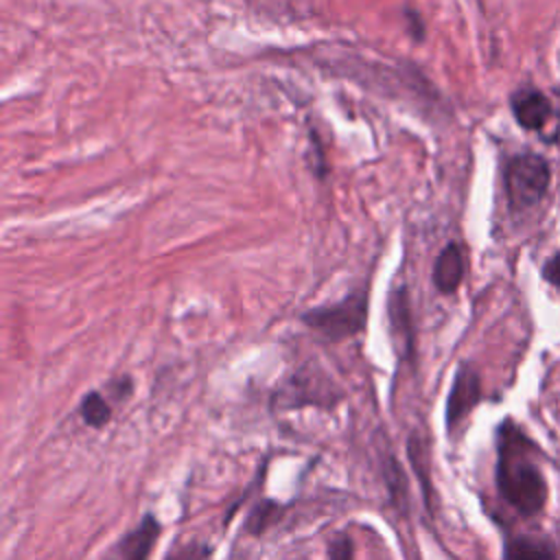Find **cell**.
<instances>
[{
    "label": "cell",
    "mask_w": 560,
    "mask_h": 560,
    "mask_svg": "<svg viewBox=\"0 0 560 560\" xmlns=\"http://www.w3.org/2000/svg\"><path fill=\"white\" fill-rule=\"evenodd\" d=\"M534 453L536 444L505 418L497 431V488L521 516H536L547 503V481Z\"/></svg>",
    "instance_id": "obj_1"
},
{
    "label": "cell",
    "mask_w": 560,
    "mask_h": 560,
    "mask_svg": "<svg viewBox=\"0 0 560 560\" xmlns=\"http://www.w3.org/2000/svg\"><path fill=\"white\" fill-rule=\"evenodd\" d=\"M551 171L538 153H516L505 162L503 184L512 210L534 208L549 190Z\"/></svg>",
    "instance_id": "obj_2"
},
{
    "label": "cell",
    "mask_w": 560,
    "mask_h": 560,
    "mask_svg": "<svg viewBox=\"0 0 560 560\" xmlns=\"http://www.w3.org/2000/svg\"><path fill=\"white\" fill-rule=\"evenodd\" d=\"M368 319V291L359 289L335 304L311 308L302 322L326 337L328 341H343L363 330Z\"/></svg>",
    "instance_id": "obj_3"
},
{
    "label": "cell",
    "mask_w": 560,
    "mask_h": 560,
    "mask_svg": "<svg viewBox=\"0 0 560 560\" xmlns=\"http://www.w3.org/2000/svg\"><path fill=\"white\" fill-rule=\"evenodd\" d=\"M481 400V378L477 370L468 363H462L455 372L448 398H446V427L453 431Z\"/></svg>",
    "instance_id": "obj_4"
},
{
    "label": "cell",
    "mask_w": 560,
    "mask_h": 560,
    "mask_svg": "<svg viewBox=\"0 0 560 560\" xmlns=\"http://www.w3.org/2000/svg\"><path fill=\"white\" fill-rule=\"evenodd\" d=\"M514 120L527 131H542L553 116L551 101L536 88H521L510 96Z\"/></svg>",
    "instance_id": "obj_5"
},
{
    "label": "cell",
    "mask_w": 560,
    "mask_h": 560,
    "mask_svg": "<svg viewBox=\"0 0 560 560\" xmlns=\"http://www.w3.org/2000/svg\"><path fill=\"white\" fill-rule=\"evenodd\" d=\"M158 536V518L153 514H144L142 521L127 536H122L103 560H149Z\"/></svg>",
    "instance_id": "obj_6"
},
{
    "label": "cell",
    "mask_w": 560,
    "mask_h": 560,
    "mask_svg": "<svg viewBox=\"0 0 560 560\" xmlns=\"http://www.w3.org/2000/svg\"><path fill=\"white\" fill-rule=\"evenodd\" d=\"M464 280V252L457 243H448L435 258L433 284L440 293H453Z\"/></svg>",
    "instance_id": "obj_7"
},
{
    "label": "cell",
    "mask_w": 560,
    "mask_h": 560,
    "mask_svg": "<svg viewBox=\"0 0 560 560\" xmlns=\"http://www.w3.org/2000/svg\"><path fill=\"white\" fill-rule=\"evenodd\" d=\"M503 560H558V549L545 536L516 534L505 540Z\"/></svg>",
    "instance_id": "obj_8"
},
{
    "label": "cell",
    "mask_w": 560,
    "mask_h": 560,
    "mask_svg": "<svg viewBox=\"0 0 560 560\" xmlns=\"http://www.w3.org/2000/svg\"><path fill=\"white\" fill-rule=\"evenodd\" d=\"M389 324H392V337L398 352H402V357H409L413 350V337H411V319H409L405 287L396 289L389 298Z\"/></svg>",
    "instance_id": "obj_9"
},
{
    "label": "cell",
    "mask_w": 560,
    "mask_h": 560,
    "mask_svg": "<svg viewBox=\"0 0 560 560\" xmlns=\"http://www.w3.org/2000/svg\"><path fill=\"white\" fill-rule=\"evenodd\" d=\"M79 413L83 418V422L88 427H94V429H101L109 422L112 418V407L109 402L103 398L101 392H90L83 396L81 400V407H79Z\"/></svg>",
    "instance_id": "obj_10"
},
{
    "label": "cell",
    "mask_w": 560,
    "mask_h": 560,
    "mask_svg": "<svg viewBox=\"0 0 560 560\" xmlns=\"http://www.w3.org/2000/svg\"><path fill=\"white\" fill-rule=\"evenodd\" d=\"M383 477H385V483H387V488H389V499H392V503H396V508H398L400 512H407V505H409L407 481H405V475L400 472L398 462H396L392 455L385 457Z\"/></svg>",
    "instance_id": "obj_11"
},
{
    "label": "cell",
    "mask_w": 560,
    "mask_h": 560,
    "mask_svg": "<svg viewBox=\"0 0 560 560\" xmlns=\"http://www.w3.org/2000/svg\"><path fill=\"white\" fill-rule=\"evenodd\" d=\"M280 508L276 501H260L252 512H249V518H247V532L258 536L262 534L280 514Z\"/></svg>",
    "instance_id": "obj_12"
},
{
    "label": "cell",
    "mask_w": 560,
    "mask_h": 560,
    "mask_svg": "<svg viewBox=\"0 0 560 560\" xmlns=\"http://www.w3.org/2000/svg\"><path fill=\"white\" fill-rule=\"evenodd\" d=\"M328 560H354L352 538L346 534H337L328 545Z\"/></svg>",
    "instance_id": "obj_13"
},
{
    "label": "cell",
    "mask_w": 560,
    "mask_h": 560,
    "mask_svg": "<svg viewBox=\"0 0 560 560\" xmlns=\"http://www.w3.org/2000/svg\"><path fill=\"white\" fill-rule=\"evenodd\" d=\"M206 553H208V549L206 547H188V549H184V551H177L175 553V558H168V560H203L206 558Z\"/></svg>",
    "instance_id": "obj_14"
}]
</instances>
